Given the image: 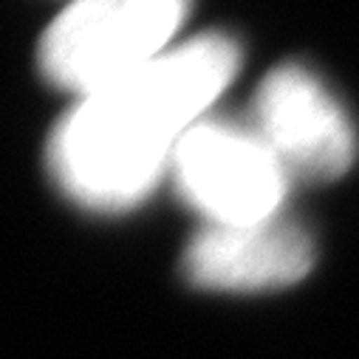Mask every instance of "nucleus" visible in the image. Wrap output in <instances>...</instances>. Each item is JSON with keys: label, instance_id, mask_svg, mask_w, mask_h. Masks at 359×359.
<instances>
[{"label": "nucleus", "instance_id": "obj_1", "mask_svg": "<svg viewBox=\"0 0 359 359\" xmlns=\"http://www.w3.org/2000/svg\"><path fill=\"white\" fill-rule=\"evenodd\" d=\"M238 65L235 40L201 34L79 100L48 144V164L62 193L105 212L139 204Z\"/></svg>", "mask_w": 359, "mask_h": 359}, {"label": "nucleus", "instance_id": "obj_2", "mask_svg": "<svg viewBox=\"0 0 359 359\" xmlns=\"http://www.w3.org/2000/svg\"><path fill=\"white\" fill-rule=\"evenodd\" d=\"M187 12L190 0H74L43 34L40 68L85 100L158 60Z\"/></svg>", "mask_w": 359, "mask_h": 359}, {"label": "nucleus", "instance_id": "obj_3", "mask_svg": "<svg viewBox=\"0 0 359 359\" xmlns=\"http://www.w3.org/2000/svg\"><path fill=\"white\" fill-rule=\"evenodd\" d=\"M170 172L182 198L221 226L275 218L289 193V172L260 133L224 119L196 122L178 142Z\"/></svg>", "mask_w": 359, "mask_h": 359}, {"label": "nucleus", "instance_id": "obj_4", "mask_svg": "<svg viewBox=\"0 0 359 359\" xmlns=\"http://www.w3.org/2000/svg\"><path fill=\"white\" fill-rule=\"evenodd\" d=\"M289 175L334 182L356 156V133L328 88L300 62L269 71L255 97V125Z\"/></svg>", "mask_w": 359, "mask_h": 359}, {"label": "nucleus", "instance_id": "obj_5", "mask_svg": "<svg viewBox=\"0 0 359 359\" xmlns=\"http://www.w3.org/2000/svg\"><path fill=\"white\" fill-rule=\"evenodd\" d=\"M311 263V238L297 224L275 215L246 226L210 224L190 241L184 272L201 289L263 292L303 280Z\"/></svg>", "mask_w": 359, "mask_h": 359}]
</instances>
